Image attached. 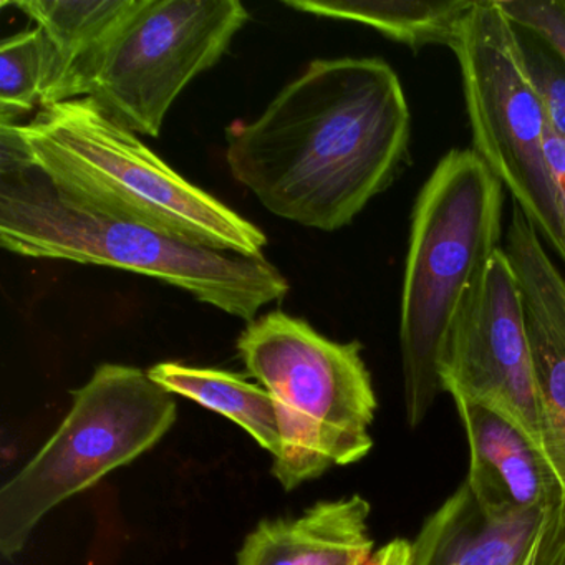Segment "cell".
Masks as SVG:
<instances>
[{"mask_svg": "<svg viewBox=\"0 0 565 565\" xmlns=\"http://www.w3.org/2000/svg\"><path fill=\"white\" fill-rule=\"evenodd\" d=\"M174 395L148 372L102 363L81 388L61 426L0 489V554L24 551L42 519L62 502L137 461L173 428Z\"/></svg>", "mask_w": 565, "mask_h": 565, "instance_id": "cell-6", "label": "cell"}, {"mask_svg": "<svg viewBox=\"0 0 565 565\" xmlns=\"http://www.w3.org/2000/svg\"><path fill=\"white\" fill-rule=\"evenodd\" d=\"M469 449L468 486L479 515L544 511L565 501L544 456L511 423L465 399H452Z\"/></svg>", "mask_w": 565, "mask_h": 565, "instance_id": "cell-11", "label": "cell"}, {"mask_svg": "<svg viewBox=\"0 0 565 565\" xmlns=\"http://www.w3.org/2000/svg\"><path fill=\"white\" fill-rule=\"evenodd\" d=\"M365 565H413V542L395 539L376 548Z\"/></svg>", "mask_w": 565, "mask_h": 565, "instance_id": "cell-21", "label": "cell"}, {"mask_svg": "<svg viewBox=\"0 0 565 565\" xmlns=\"http://www.w3.org/2000/svg\"><path fill=\"white\" fill-rule=\"evenodd\" d=\"M49 78V52L38 28L19 32L0 45V125H18L41 107Z\"/></svg>", "mask_w": 565, "mask_h": 565, "instance_id": "cell-16", "label": "cell"}, {"mask_svg": "<svg viewBox=\"0 0 565 565\" xmlns=\"http://www.w3.org/2000/svg\"><path fill=\"white\" fill-rule=\"evenodd\" d=\"M150 379L170 392L231 419L276 458L280 451L279 419L273 396L263 386L226 370L161 362L147 370Z\"/></svg>", "mask_w": 565, "mask_h": 565, "instance_id": "cell-14", "label": "cell"}, {"mask_svg": "<svg viewBox=\"0 0 565 565\" xmlns=\"http://www.w3.org/2000/svg\"><path fill=\"white\" fill-rule=\"evenodd\" d=\"M247 19L237 0H143L108 45L87 97L134 134L158 138L178 95L221 61Z\"/></svg>", "mask_w": 565, "mask_h": 565, "instance_id": "cell-8", "label": "cell"}, {"mask_svg": "<svg viewBox=\"0 0 565 565\" xmlns=\"http://www.w3.org/2000/svg\"><path fill=\"white\" fill-rule=\"evenodd\" d=\"M409 134L408 102L385 61H313L253 124L231 128L226 161L270 213L337 231L390 186Z\"/></svg>", "mask_w": 565, "mask_h": 565, "instance_id": "cell-1", "label": "cell"}, {"mask_svg": "<svg viewBox=\"0 0 565 565\" xmlns=\"http://www.w3.org/2000/svg\"><path fill=\"white\" fill-rule=\"evenodd\" d=\"M515 31L522 64L544 107L548 128L565 141V58L535 32L518 25Z\"/></svg>", "mask_w": 565, "mask_h": 565, "instance_id": "cell-17", "label": "cell"}, {"mask_svg": "<svg viewBox=\"0 0 565 565\" xmlns=\"http://www.w3.org/2000/svg\"><path fill=\"white\" fill-rule=\"evenodd\" d=\"M502 249L524 303L541 403L542 455L565 498V279L515 204Z\"/></svg>", "mask_w": 565, "mask_h": 565, "instance_id": "cell-10", "label": "cell"}, {"mask_svg": "<svg viewBox=\"0 0 565 565\" xmlns=\"http://www.w3.org/2000/svg\"><path fill=\"white\" fill-rule=\"evenodd\" d=\"M29 167L61 196L100 216L141 224L193 246L264 257L259 227L171 170L92 98L0 125V171Z\"/></svg>", "mask_w": 565, "mask_h": 565, "instance_id": "cell-2", "label": "cell"}, {"mask_svg": "<svg viewBox=\"0 0 565 565\" xmlns=\"http://www.w3.org/2000/svg\"><path fill=\"white\" fill-rule=\"evenodd\" d=\"M451 51L461 71L472 151L561 254L547 117L522 64L515 25L498 0H475Z\"/></svg>", "mask_w": 565, "mask_h": 565, "instance_id": "cell-7", "label": "cell"}, {"mask_svg": "<svg viewBox=\"0 0 565 565\" xmlns=\"http://www.w3.org/2000/svg\"><path fill=\"white\" fill-rule=\"evenodd\" d=\"M443 392L511 423L542 455L541 403L518 277L499 249L439 359ZM544 456V455H542Z\"/></svg>", "mask_w": 565, "mask_h": 565, "instance_id": "cell-9", "label": "cell"}, {"mask_svg": "<svg viewBox=\"0 0 565 565\" xmlns=\"http://www.w3.org/2000/svg\"><path fill=\"white\" fill-rule=\"evenodd\" d=\"M287 8L317 18L359 22L412 49L455 44L471 2L429 0H284Z\"/></svg>", "mask_w": 565, "mask_h": 565, "instance_id": "cell-15", "label": "cell"}, {"mask_svg": "<svg viewBox=\"0 0 565 565\" xmlns=\"http://www.w3.org/2000/svg\"><path fill=\"white\" fill-rule=\"evenodd\" d=\"M547 160L554 181L555 203H557L558 223L562 233V259L565 260V141L552 134L547 135Z\"/></svg>", "mask_w": 565, "mask_h": 565, "instance_id": "cell-20", "label": "cell"}, {"mask_svg": "<svg viewBox=\"0 0 565 565\" xmlns=\"http://www.w3.org/2000/svg\"><path fill=\"white\" fill-rule=\"evenodd\" d=\"M498 2L512 24L541 35L565 58V0H551V2L498 0Z\"/></svg>", "mask_w": 565, "mask_h": 565, "instance_id": "cell-18", "label": "cell"}, {"mask_svg": "<svg viewBox=\"0 0 565 565\" xmlns=\"http://www.w3.org/2000/svg\"><path fill=\"white\" fill-rule=\"evenodd\" d=\"M370 512V502L353 494L267 519L244 539L237 565H365L375 554Z\"/></svg>", "mask_w": 565, "mask_h": 565, "instance_id": "cell-12", "label": "cell"}, {"mask_svg": "<svg viewBox=\"0 0 565 565\" xmlns=\"http://www.w3.org/2000/svg\"><path fill=\"white\" fill-rule=\"evenodd\" d=\"M236 347L276 405L273 475L286 491L372 451L379 402L359 342H333L306 320L273 310L247 323Z\"/></svg>", "mask_w": 565, "mask_h": 565, "instance_id": "cell-5", "label": "cell"}, {"mask_svg": "<svg viewBox=\"0 0 565 565\" xmlns=\"http://www.w3.org/2000/svg\"><path fill=\"white\" fill-rule=\"evenodd\" d=\"M0 246L31 259L140 274L247 323L289 292L286 277L266 257L217 253L82 210L29 167L0 171Z\"/></svg>", "mask_w": 565, "mask_h": 565, "instance_id": "cell-3", "label": "cell"}, {"mask_svg": "<svg viewBox=\"0 0 565 565\" xmlns=\"http://www.w3.org/2000/svg\"><path fill=\"white\" fill-rule=\"evenodd\" d=\"M143 0H21L14 2L44 34L49 78L41 108L87 97L102 57Z\"/></svg>", "mask_w": 565, "mask_h": 565, "instance_id": "cell-13", "label": "cell"}, {"mask_svg": "<svg viewBox=\"0 0 565 565\" xmlns=\"http://www.w3.org/2000/svg\"><path fill=\"white\" fill-rule=\"evenodd\" d=\"M519 565H565V501L545 509Z\"/></svg>", "mask_w": 565, "mask_h": 565, "instance_id": "cell-19", "label": "cell"}, {"mask_svg": "<svg viewBox=\"0 0 565 565\" xmlns=\"http://www.w3.org/2000/svg\"><path fill=\"white\" fill-rule=\"evenodd\" d=\"M502 210L504 186L472 150L445 154L416 198L399 309L403 398L412 429L443 392V347L501 249Z\"/></svg>", "mask_w": 565, "mask_h": 565, "instance_id": "cell-4", "label": "cell"}]
</instances>
